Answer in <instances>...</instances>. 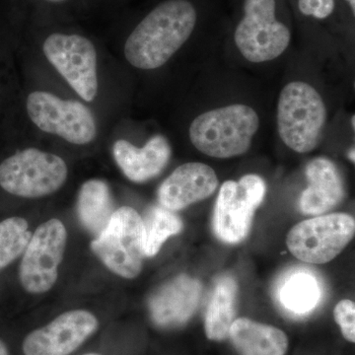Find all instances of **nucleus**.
<instances>
[{"mask_svg":"<svg viewBox=\"0 0 355 355\" xmlns=\"http://www.w3.org/2000/svg\"><path fill=\"white\" fill-rule=\"evenodd\" d=\"M26 109L30 120L40 130L58 135L69 144L85 146L97 135L94 116L83 103L35 91L28 96Z\"/></svg>","mask_w":355,"mask_h":355,"instance_id":"6e6552de","label":"nucleus"},{"mask_svg":"<svg viewBox=\"0 0 355 355\" xmlns=\"http://www.w3.org/2000/svg\"><path fill=\"white\" fill-rule=\"evenodd\" d=\"M355 221L345 214H324L296 224L289 231V251L304 263L322 265L333 261L354 239Z\"/></svg>","mask_w":355,"mask_h":355,"instance_id":"0eeeda50","label":"nucleus"},{"mask_svg":"<svg viewBox=\"0 0 355 355\" xmlns=\"http://www.w3.org/2000/svg\"><path fill=\"white\" fill-rule=\"evenodd\" d=\"M334 316L345 340L355 342V304L354 301L345 299L336 306Z\"/></svg>","mask_w":355,"mask_h":355,"instance_id":"5701e85b","label":"nucleus"},{"mask_svg":"<svg viewBox=\"0 0 355 355\" xmlns=\"http://www.w3.org/2000/svg\"><path fill=\"white\" fill-rule=\"evenodd\" d=\"M99 328V321L86 310L62 313L42 328L31 331L22 345L24 355H70Z\"/></svg>","mask_w":355,"mask_h":355,"instance_id":"f8f14e48","label":"nucleus"},{"mask_svg":"<svg viewBox=\"0 0 355 355\" xmlns=\"http://www.w3.org/2000/svg\"><path fill=\"white\" fill-rule=\"evenodd\" d=\"M308 187L299 200V207L306 216H322L343 200L345 187L336 166L326 158H316L305 170Z\"/></svg>","mask_w":355,"mask_h":355,"instance_id":"2eb2a0df","label":"nucleus"},{"mask_svg":"<svg viewBox=\"0 0 355 355\" xmlns=\"http://www.w3.org/2000/svg\"><path fill=\"white\" fill-rule=\"evenodd\" d=\"M202 297V284L181 275L154 292L148 307L151 320L161 329H177L190 321Z\"/></svg>","mask_w":355,"mask_h":355,"instance_id":"ddd939ff","label":"nucleus"},{"mask_svg":"<svg viewBox=\"0 0 355 355\" xmlns=\"http://www.w3.org/2000/svg\"><path fill=\"white\" fill-rule=\"evenodd\" d=\"M297 8L306 17L326 20L335 12L336 0H297Z\"/></svg>","mask_w":355,"mask_h":355,"instance_id":"b1692460","label":"nucleus"},{"mask_svg":"<svg viewBox=\"0 0 355 355\" xmlns=\"http://www.w3.org/2000/svg\"><path fill=\"white\" fill-rule=\"evenodd\" d=\"M266 183L257 175H246L239 181L221 186L214 212V231L219 239L237 244L247 237L254 211L263 202Z\"/></svg>","mask_w":355,"mask_h":355,"instance_id":"9d476101","label":"nucleus"},{"mask_svg":"<svg viewBox=\"0 0 355 355\" xmlns=\"http://www.w3.org/2000/svg\"><path fill=\"white\" fill-rule=\"evenodd\" d=\"M0 355H9L8 349H7L6 343L0 340Z\"/></svg>","mask_w":355,"mask_h":355,"instance_id":"393cba45","label":"nucleus"},{"mask_svg":"<svg viewBox=\"0 0 355 355\" xmlns=\"http://www.w3.org/2000/svg\"><path fill=\"white\" fill-rule=\"evenodd\" d=\"M237 293L234 279L224 275L217 279L205 313V330L209 340L222 342L228 338L235 321Z\"/></svg>","mask_w":355,"mask_h":355,"instance_id":"aec40b11","label":"nucleus"},{"mask_svg":"<svg viewBox=\"0 0 355 355\" xmlns=\"http://www.w3.org/2000/svg\"><path fill=\"white\" fill-rule=\"evenodd\" d=\"M322 291L319 279L310 270L296 268L279 280L277 297L287 312L306 315L319 305Z\"/></svg>","mask_w":355,"mask_h":355,"instance_id":"a211bd4d","label":"nucleus"},{"mask_svg":"<svg viewBox=\"0 0 355 355\" xmlns=\"http://www.w3.org/2000/svg\"><path fill=\"white\" fill-rule=\"evenodd\" d=\"M352 128H355V116H352Z\"/></svg>","mask_w":355,"mask_h":355,"instance_id":"c85d7f7f","label":"nucleus"},{"mask_svg":"<svg viewBox=\"0 0 355 355\" xmlns=\"http://www.w3.org/2000/svg\"><path fill=\"white\" fill-rule=\"evenodd\" d=\"M228 338L240 355H286L288 349L284 331L247 318L233 322Z\"/></svg>","mask_w":355,"mask_h":355,"instance_id":"f3484780","label":"nucleus"},{"mask_svg":"<svg viewBox=\"0 0 355 355\" xmlns=\"http://www.w3.org/2000/svg\"><path fill=\"white\" fill-rule=\"evenodd\" d=\"M198 20L193 0H163L128 36L125 44L128 64L146 70L162 67L191 38Z\"/></svg>","mask_w":355,"mask_h":355,"instance_id":"f257e3e1","label":"nucleus"},{"mask_svg":"<svg viewBox=\"0 0 355 355\" xmlns=\"http://www.w3.org/2000/svg\"><path fill=\"white\" fill-rule=\"evenodd\" d=\"M67 179V166L55 154L27 148L0 164V187L16 197H46L60 190Z\"/></svg>","mask_w":355,"mask_h":355,"instance_id":"423d86ee","label":"nucleus"},{"mask_svg":"<svg viewBox=\"0 0 355 355\" xmlns=\"http://www.w3.org/2000/svg\"><path fill=\"white\" fill-rule=\"evenodd\" d=\"M171 146L162 135H155L141 148L125 139L114 142V159L121 172L135 183L149 181L164 170L170 157Z\"/></svg>","mask_w":355,"mask_h":355,"instance_id":"dca6fc26","label":"nucleus"},{"mask_svg":"<svg viewBox=\"0 0 355 355\" xmlns=\"http://www.w3.org/2000/svg\"><path fill=\"white\" fill-rule=\"evenodd\" d=\"M349 158L354 163V148H352V150L349 151Z\"/></svg>","mask_w":355,"mask_h":355,"instance_id":"bb28decb","label":"nucleus"},{"mask_svg":"<svg viewBox=\"0 0 355 355\" xmlns=\"http://www.w3.org/2000/svg\"><path fill=\"white\" fill-rule=\"evenodd\" d=\"M326 121V105L313 86L295 81L282 89L277 105V128L282 141L292 150H314Z\"/></svg>","mask_w":355,"mask_h":355,"instance_id":"7ed1b4c3","label":"nucleus"},{"mask_svg":"<svg viewBox=\"0 0 355 355\" xmlns=\"http://www.w3.org/2000/svg\"><path fill=\"white\" fill-rule=\"evenodd\" d=\"M46 1L53 2V3H58V2L65 1V0H46Z\"/></svg>","mask_w":355,"mask_h":355,"instance_id":"cd10ccee","label":"nucleus"},{"mask_svg":"<svg viewBox=\"0 0 355 355\" xmlns=\"http://www.w3.org/2000/svg\"><path fill=\"white\" fill-rule=\"evenodd\" d=\"M218 186L214 170L203 163H186L178 167L158 190L161 207L171 211L209 198Z\"/></svg>","mask_w":355,"mask_h":355,"instance_id":"4468645a","label":"nucleus"},{"mask_svg":"<svg viewBox=\"0 0 355 355\" xmlns=\"http://www.w3.org/2000/svg\"><path fill=\"white\" fill-rule=\"evenodd\" d=\"M31 237L29 224L22 217H10L0 222V270L24 253Z\"/></svg>","mask_w":355,"mask_h":355,"instance_id":"4be33fe9","label":"nucleus"},{"mask_svg":"<svg viewBox=\"0 0 355 355\" xmlns=\"http://www.w3.org/2000/svg\"><path fill=\"white\" fill-rule=\"evenodd\" d=\"M90 248L114 275L135 279L141 272L146 257L142 217L132 207L114 210L108 225L91 242Z\"/></svg>","mask_w":355,"mask_h":355,"instance_id":"39448f33","label":"nucleus"},{"mask_svg":"<svg viewBox=\"0 0 355 355\" xmlns=\"http://www.w3.org/2000/svg\"><path fill=\"white\" fill-rule=\"evenodd\" d=\"M144 229V254L156 256L166 240L183 230V222L171 210L153 207L142 219Z\"/></svg>","mask_w":355,"mask_h":355,"instance_id":"412c9836","label":"nucleus"},{"mask_svg":"<svg viewBox=\"0 0 355 355\" xmlns=\"http://www.w3.org/2000/svg\"><path fill=\"white\" fill-rule=\"evenodd\" d=\"M347 6H349L350 11L352 12V15L355 14V0H345Z\"/></svg>","mask_w":355,"mask_h":355,"instance_id":"a878e982","label":"nucleus"},{"mask_svg":"<svg viewBox=\"0 0 355 355\" xmlns=\"http://www.w3.org/2000/svg\"><path fill=\"white\" fill-rule=\"evenodd\" d=\"M43 51L84 101L95 99L98 93L97 53L90 40L80 35L55 33L44 41Z\"/></svg>","mask_w":355,"mask_h":355,"instance_id":"9b49d317","label":"nucleus"},{"mask_svg":"<svg viewBox=\"0 0 355 355\" xmlns=\"http://www.w3.org/2000/svg\"><path fill=\"white\" fill-rule=\"evenodd\" d=\"M77 216L84 228L95 237L108 225L114 214V202L108 184L103 180H88L79 190Z\"/></svg>","mask_w":355,"mask_h":355,"instance_id":"6ab92c4d","label":"nucleus"},{"mask_svg":"<svg viewBox=\"0 0 355 355\" xmlns=\"http://www.w3.org/2000/svg\"><path fill=\"white\" fill-rule=\"evenodd\" d=\"M67 242V228L60 219H50L36 229L20 263L19 279L26 291L42 294L53 288Z\"/></svg>","mask_w":355,"mask_h":355,"instance_id":"1a4fd4ad","label":"nucleus"},{"mask_svg":"<svg viewBox=\"0 0 355 355\" xmlns=\"http://www.w3.org/2000/svg\"><path fill=\"white\" fill-rule=\"evenodd\" d=\"M242 15L234 30V42L251 62L279 58L291 41L288 26L279 18L277 0H242Z\"/></svg>","mask_w":355,"mask_h":355,"instance_id":"20e7f679","label":"nucleus"},{"mask_svg":"<svg viewBox=\"0 0 355 355\" xmlns=\"http://www.w3.org/2000/svg\"><path fill=\"white\" fill-rule=\"evenodd\" d=\"M260 127L258 114L246 105L234 104L205 112L191 123L193 146L214 158L243 155Z\"/></svg>","mask_w":355,"mask_h":355,"instance_id":"f03ea898","label":"nucleus"},{"mask_svg":"<svg viewBox=\"0 0 355 355\" xmlns=\"http://www.w3.org/2000/svg\"><path fill=\"white\" fill-rule=\"evenodd\" d=\"M86 355H97V354H86Z\"/></svg>","mask_w":355,"mask_h":355,"instance_id":"c756f323","label":"nucleus"}]
</instances>
